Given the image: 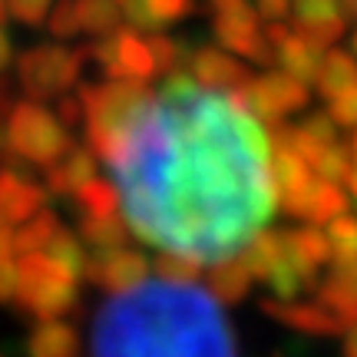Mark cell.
I'll use <instances>...</instances> for the list:
<instances>
[{
	"instance_id": "1",
	"label": "cell",
	"mask_w": 357,
	"mask_h": 357,
	"mask_svg": "<svg viewBox=\"0 0 357 357\" xmlns=\"http://www.w3.org/2000/svg\"><path fill=\"white\" fill-rule=\"evenodd\" d=\"M113 172L139 242L199 265L242 252L278 205L261 123L185 73L142 106Z\"/></svg>"
},
{
	"instance_id": "2",
	"label": "cell",
	"mask_w": 357,
	"mask_h": 357,
	"mask_svg": "<svg viewBox=\"0 0 357 357\" xmlns=\"http://www.w3.org/2000/svg\"><path fill=\"white\" fill-rule=\"evenodd\" d=\"M93 357H238V347L208 294L155 281L102 305Z\"/></svg>"
},
{
	"instance_id": "3",
	"label": "cell",
	"mask_w": 357,
	"mask_h": 357,
	"mask_svg": "<svg viewBox=\"0 0 357 357\" xmlns=\"http://www.w3.org/2000/svg\"><path fill=\"white\" fill-rule=\"evenodd\" d=\"M83 123H86L89 153L113 169L129 142V129L142 113V106L153 100L149 83L142 79H109V83H83Z\"/></svg>"
},
{
	"instance_id": "4",
	"label": "cell",
	"mask_w": 357,
	"mask_h": 357,
	"mask_svg": "<svg viewBox=\"0 0 357 357\" xmlns=\"http://www.w3.org/2000/svg\"><path fill=\"white\" fill-rule=\"evenodd\" d=\"M7 153L26 159L33 166H53L60 155L70 153V129L56 116L33 100L10 102L7 109Z\"/></svg>"
},
{
	"instance_id": "5",
	"label": "cell",
	"mask_w": 357,
	"mask_h": 357,
	"mask_svg": "<svg viewBox=\"0 0 357 357\" xmlns=\"http://www.w3.org/2000/svg\"><path fill=\"white\" fill-rule=\"evenodd\" d=\"M20 268V291L13 305L37 321L63 318L77 305V278L63 271L47 252H33L17 261Z\"/></svg>"
},
{
	"instance_id": "6",
	"label": "cell",
	"mask_w": 357,
	"mask_h": 357,
	"mask_svg": "<svg viewBox=\"0 0 357 357\" xmlns=\"http://www.w3.org/2000/svg\"><path fill=\"white\" fill-rule=\"evenodd\" d=\"M89 56V47L83 50H63V47H30L17 60V83L26 93V100L47 102L60 100L70 86H77L83 60Z\"/></svg>"
},
{
	"instance_id": "7",
	"label": "cell",
	"mask_w": 357,
	"mask_h": 357,
	"mask_svg": "<svg viewBox=\"0 0 357 357\" xmlns=\"http://www.w3.org/2000/svg\"><path fill=\"white\" fill-rule=\"evenodd\" d=\"M212 26L218 43L229 53H238L258 66H268L275 60V50L268 47L258 26V13L248 0H212Z\"/></svg>"
},
{
	"instance_id": "8",
	"label": "cell",
	"mask_w": 357,
	"mask_h": 357,
	"mask_svg": "<svg viewBox=\"0 0 357 357\" xmlns=\"http://www.w3.org/2000/svg\"><path fill=\"white\" fill-rule=\"evenodd\" d=\"M149 261L142 252H129V248H113V252H96V255L86 258V271L83 278L89 284H100L102 291H132L139 288L146 275H149Z\"/></svg>"
},
{
	"instance_id": "9",
	"label": "cell",
	"mask_w": 357,
	"mask_h": 357,
	"mask_svg": "<svg viewBox=\"0 0 357 357\" xmlns=\"http://www.w3.org/2000/svg\"><path fill=\"white\" fill-rule=\"evenodd\" d=\"M261 311L268 318H275L278 324L291 328L298 334H307V337H334V334H344V321L334 318L328 307L314 305H301V301H271L265 298L261 301Z\"/></svg>"
},
{
	"instance_id": "10",
	"label": "cell",
	"mask_w": 357,
	"mask_h": 357,
	"mask_svg": "<svg viewBox=\"0 0 357 357\" xmlns=\"http://www.w3.org/2000/svg\"><path fill=\"white\" fill-rule=\"evenodd\" d=\"M47 189H40L33 178L20 176L13 169H0V222L24 225L43 208Z\"/></svg>"
},
{
	"instance_id": "11",
	"label": "cell",
	"mask_w": 357,
	"mask_h": 357,
	"mask_svg": "<svg viewBox=\"0 0 357 357\" xmlns=\"http://www.w3.org/2000/svg\"><path fill=\"white\" fill-rule=\"evenodd\" d=\"M189 70H192L189 77L205 89H235L248 77V70L231 53L218 50V47H199V50H192Z\"/></svg>"
},
{
	"instance_id": "12",
	"label": "cell",
	"mask_w": 357,
	"mask_h": 357,
	"mask_svg": "<svg viewBox=\"0 0 357 357\" xmlns=\"http://www.w3.org/2000/svg\"><path fill=\"white\" fill-rule=\"evenodd\" d=\"M93 176H96V155L83 146H70V153L60 155L53 166H47L43 185L50 195H73Z\"/></svg>"
},
{
	"instance_id": "13",
	"label": "cell",
	"mask_w": 357,
	"mask_h": 357,
	"mask_svg": "<svg viewBox=\"0 0 357 357\" xmlns=\"http://www.w3.org/2000/svg\"><path fill=\"white\" fill-rule=\"evenodd\" d=\"M268 178H271L275 199L281 202V199H291L311 185V166L294 149H275L268 159Z\"/></svg>"
},
{
	"instance_id": "14",
	"label": "cell",
	"mask_w": 357,
	"mask_h": 357,
	"mask_svg": "<svg viewBox=\"0 0 357 357\" xmlns=\"http://www.w3.org/2000/svg\"><path fill=\"white\" fill-rule=\"evenodd\" d=\"M77 328L66 321H40L26 337V357H73L77 354Z\"/></svg>"
},
{
	"instance_id": "15",
	"label": "cell",
	"mask_w": 357,
	"mask_h": 357,
	"mask_svg": "<svg viewBox=\"0 0 357 357\" xmlns=\"http://www.w3.org/2000/svg\"><path fill=\"white\" fill-rule=\"evenodd\" d=\"M155 63L153 53L146 47V40H139L136 33H123L119 30V50H116V63L109 66L106 79H153Z\"/></svg>"
},
{
	"instance_id": "16",
	"label": "cell",
	"mask_w": 357,
	"mask_h": 357,
	"mask_svg": "<svg viewBox=\"0 0 357 357\" xmlns=\"http://www.w3.org/2000/svg\"><path fill=\"white\" fill-rule=\"evenodd\" d=\"M314 294H318L321 307H328L334 318L344 321V328H351L357 321V275L331 268V278L321 281Z\"/></svg>"
},
{
	"instance_id": "17",
	"label": "cell",
	"mask_w": 357,
	"mask_h": 357,
	"mask_svg": "<svg viewBox=\"0 0 357 357\" xmlns=\"http://www.w3.org/2000/svg\"><path fill=\"white\" fill-rule=\"evenodd\" d=\"M275 60H278L281 73L301 79V83H311V79L318 77V66H321V60H324V50H318L314 43L301 40L298 33H288V40L278 43Z\"/></svg>"
},
{
	"instance_id": "18",
	"label": "cell",
	"mask_w": 357,
	"mask_h": 357,
	"mask_svg": "<svg viewBox=\"0 0 357 357\" xmlns=\"http://www.w3.org/2000/svg\"><path fill=\"white\" fill-rule=\"evenodd\" d=\"M314 83H318V93L324 100H334V96H341L347 89H354L357 86V60L344 50H328L318 66Z\"/></svg>"
},
{
	"instance_id": "19",
	"label": "cell",
	"mask_w": 357,
	"mask_h": 357,
	"mask_svg": "<svg viewBox=\"0 0 357 357\" xmlns=\"http://www.w3.org/2000/svg\"><path fill=\"white\" fill-rule=\"evenodd\" d=\"M79 242L89 245L93 252H113L129 242L126 222L119 212L113 215H79Z\"/></svg>"
},
{
	"instance_id": "20",
	"label": "cell",
	"mask_w": 357,
	"mask_h": 357,
	"mask_svg": "<svg viewBox=\"0 0 357 357\" xmlns=\"http://www.w3.org/2000/svg\"><path fill=\"white\" fill-rule=\"evenodd\" d=\"M347 215V195L341 192L337 182H324V178H311L307 189V208L305 218L311 225H331L334 218Z\"/></svg>"
},
{
	"instance_id": "21",
	"label": "cell",
	"mask_w": 357,
	"mask_h": 357,
	"mask_svg": "<svg viewBox=\"0 0 357 357\" xmlns=\"http://www.w3.org/2000/svg\"><path fill=\"white\" fill-rule=\"evenodd\" d=\"M208 291L215 301H225V305H238L245 301V294L252 288V275L245 271L242 261H235V258H225V261H218L212 271H208Z\"/></svg>"
},
{
	"instance_id": "22",
	"label": "cell",
	"mask_w": 357,
	"mask_h": 357,
	"mask_svg": "<svg viewBox=\"0 0 357 357\" xmlns=\"http://www.w3.org/2000/svg\"><path fill=\"white\" fill-rule=\"evenodd\" d=\"M281 258V231H258L252 242L242 248L245 271L258 281H268Z\"/></svg>"
},
{
	"instance_id": "23",
	"label": "cell",
	"mask_w": 357,
	"mask_h": 357,
	"mask_svg": "<svg viewBox=\"0 0 357 357\" xmlns=\"http://www.w3.org/2000/svg\"><path fill=\"white\" fill-rule=\"evenodd\" d=\"M79 10V30L93 37H113L123 24V7L119 0H77Z\"/></svg>"
},
{
	"instance_id": "24",
	"label": "cell",
	"mask_w": 357,
	"mask_h": 357,
	"mask_svg": "<svg viewBox=\"0 0 357 357\" xmlns=\"http://www.w3.org/2000/svg\"><path fill=\"white\" fill-rule=\"evenodd\" d=\"M56 229H60L56 215H53L50 208H40L30 222H24L20 229L13 231V252H17V255H33V252H43V248L50 245V238L56 235Z\"/></svg>"
},
{
	"instance_id": "25",
	"label": "cell",
	"mask_w": 357,
	"mask_h": 357,
	"mask_svg": "<svg viewBox=\"0 0 357 357\" xmlns=\"http://www.w3.org/2000/svg\"><path fill=\"white\" fill-rule=\"evenodd\" d=\"M261 83H265L268 96H271V102H275V109H278L281 116L305 109L307 100H311L307 83L288 77V73H281V70H275V73H265V77H261Z\"/></svg>"
},
{
	"instance_id": "26",
	"label": "cell",
	"mask_w": 357,
	"mask_h": 357,
	"mask_svg": "<svg viewBox=\"0 0 357 357\" xmlns=\"http://www.w3.org/2000/svg\"><path fill=\"white\" fill-rule=\"evenodd\" d=\"M73 202H77L79 215H113L119 212V189L106 178H89L73 192Z\"/></svg>"
},
{
	"instance_id": "27",
	"label": "cell",
	"mask_w": 357,
	"mask_h": 357,
	"mask_svg": "<svg viewBox=\"0 0 357 357\" xmlns=\"http://www.w3.org/2000/svg\"><path fill=\"white\" fill-rule=\"evenodd\" d=\"M47 255L56 261V265L63 268V271H70L73 278H83V271H86V252H83V242H79L73 231H63L56 229V235L50 238V245H47Z\"/></svg>"
},
{
	"instance_id": "28",
	"label": "cell",
	"mask_w": 357,
	"mask_h": 357,
	"mask_svg": "<svg viewBox=\"0 0 357 357\" xmlns=\"http://www.w3.org/2000/svg\"><path fill=\"white\" fill-rule=\"evenodd\" d=\"M284 235V242L291 245L298 255L305 258L311 268H321L331 261V245H328V235L318 231L314 225H307V229H294V231H281Z\"/></svg>"
},
{
	"instance_id": "29",
	"label": "cell",
	"mask_w": 357,
	"mask_h": 357,
	"mask_svg": "<svg viewBox=\"0 0 357 357\" xmlns=\"http://www.w3.org/2000/svg\"><path fill=\"white\" fill-rule=\"evenodd\" d=\"M146 47L153 53V63H155V73H162V77H172L178 73V66L189 60V43H182V40H172V37H162V33H153V37L146 40Z\"/></svg>"
},
{
	"instance_id": "30",
	"label": "cell",
	"mask_w": 357,
	"mask_h": 357,
	"mask_svg": "<svg viewBox=\"0 0 357 357\" xmlns=\"http://www.w3.org/2000/svg\"><path fill=\"white\" fill-rule=\"evenodd\" d=\"M153 271L159 275V281H172V284H192V281L202 275V265L192 261L185 255H172V252H162V255L149 261Z\"/></svg>"
},
{
	"instance_id": "31",
	"label": "cell",
	"mask_w": 357,
	"mask_h": 357,
	"mask_svg": "<svg viewBox=\"0 0 357 357\" xmlns=\"http://www.w3.org/2000/svg\"><path fill=\"white\" fill-rule=\"evenodd\" d=\"M291 7H294V17H298L294 24H301V26L337 24V20H344V13H341V0H291Z\"/></svg>"
},
{
	"instance_id": "32",
	"label": "cell",
	"mask_w": 357,
	"mask_h": 357,
	"mask_svg": "<svg viewBox=\"0 0 357 357\" xmlns=\"http://www.w3.org/2000/svg\"><path fill=\"white\" fill-rule=\"evenodd\" d=\"M351 166H354L351 149L334 142V146H328V149L321 153V159L314 162V172H318V178H324V182H344Z\"/></svg>"
},
{
	"instance_id": "33",
	"label": "cell",
	"mask_w": 357,
	"mask_h": 357,
	"mask_svg": "<svg viewBox=\"0 0 357 357\" xmlns=\"http://www.w3.org/2000/svg\"><path fill=\"white\" fill-rule=\"evenodd\" d=\"M146 10H149V20H153V33H159L162 26L189 17L195 10V0H146Z\"/></svg>"
},
{
	"instance_id": "34",
	"label": "cell",
	"mask_w": 357,
	"mask_h": 357,
	"mask_svg": "<svg viewBox=\"0 0 357 357\" xmlns=\"http://www.w3.org/2000/svg\"><path fill=\"white\" fill-rule=\"evenodd\" d=\"M47 26H50L53 37H73V33H79V10H77V0H60L56 7L50 10V17H47Z\"/></svg>"
},
{
	"instance_id": "35",
	"label": "cell",
	"mask_w": 357,
	"mask_h": 357,
	"mask_svg": "<svg viewBox=\"0 0 357 357\" xmlns=\"http://www.w3.org/2000/svg\"><path fill=\"white\" fill-rule=\"evenodd\" d=\"M328 116L334 119V126H347V129H357V86L341 93L328 100Z\"/></svg>"
},
{
	"instance_id": "36",
	"label": "cell",
	"mask_w": 357,
	"mask_h": 357,
	"mask_svg": "<svg viewBox=\"0 0 357 357\" xmlns=\"http://www.w3.org/2000/svg\"><path fill=\"white\" fill-rule=\"evenodd\" d=\"M50 3L53 0H7L10 13L26 26H40L50 17Z\"/></svg>"
},
{
	"instance_id": "37",
	"label": "cell",
	"mask_w": 357,
	"mask_h": 357,
	"mask_svg": "<svg viewBox=\"0 0 357 357\" xmlns=\"http://www.w3.org/2000/svg\"><path fill=\"white\" fill-rule=\"evenodd\" d=\"M20 291V268L13 258H0V305H13Z\"/></svg>"
},
{
	"instance_id": "38",
	"label": "cell",
	"mask_w": 357,
	"mask_h": 357,
	"mask_svg": "<svg viewBox=\"0 0 357 357\" xmlns=\"http://www.w3.org/2000/svg\"><path fill=\"white\" fill-rule=\"evenodd\" d=\"M56 119H60L66 129L79 126V123H83V102H79V96L63 93V96H60V102H56Z\"/></svg>"
},
{
	"instance_id": "39",
	"label": "cell",
	"mask_w": 357,
	"mask_h": 357,
	"mask_svg": "<svg viewBox=\"0 0 357 357\" xmlns=\"http://www.w3.org/2000/svg\"><path fill=\"white\" fill-rule=\"evenodd\" d=\"M255 7L265 20H284V13L291 10V0H255Z\"/></svg>"
},
{
	"instance_id": "40",
	"label": "cell",
	"mask_w": 357,
	"mask_h": 357,
	"mask_svg": "<svg viewBox=\"0 0 357 357\" xmlns=\"http://www.w3.org/2000/svg\"><path fill=\"white\" fill-rule=\"evenodd\" d=\"M13 63V40L7 30H0V70H7Z\"/></svg>"
},
{
	"instance_id": "41",
	"label": "cell",
	"mask_w": 357,
	"mask_h": 357,
	"mask_svg": "<svg viewBox=\"0 0 357 357\" xmlns=\"http://www.w3.org/2000/svg\"><path fill=\"white\" fill-rule=\"evenodd\" d=\"M0 258H13V229L0 222Z\"/></svg>"
},
{
	"instance_id": "42",
	"label": "cell",
	"mask_w": 357,
	"mask_h": 357,
	"mask_svg": "<svg viewBox=\"0 0 357 357\" xmlns=\"http://www.w3.org/2000/svg\"><path fill=\"white\" fill-rule=\"evenodd\" d=\"M344 357H357V321L347 328V337H344Z\"/></svg>"
},
{
	"instance_id": "43",
	"label": "cell",
	"mask_w": 357,
	"mask_h": 357,
	"mask_svg": "<svg viewBox=\"0 0 357 357\" xmlns=\"http://www.w3.org/2000/svg\"><path fill=\"white\" fill-rule=\"evenodd\" d=\"M341 13L344 20H357V0H341Z\"/></svg>"
},
{
	"instance_id": "44",
	"label": "cell",
	"mask_w": 357,
	"mask_h": 357,
	"mask_svg": "<svg viewBox=\"0 0 357 357\" xmlns=\"http://www.w3.org/2000/svg\"><path fill=\"white\" fill-rule=\"evenodd\" d=\"M3 13H7V7H3V0H0V24H3Z\"/></svg>"
},
{
	"instance_id": "45",
	"label": "cell",
	"mask_w": 357,
	"mask_h": 357,
	"mask_svg": "<svg viewBox=\"0 0 357 357\" xmlns=\"http://www.w3.org/2000/svg\"><path fill=\"white\" fill-rule=\"evenodd\" d=\"M0 102H3V96H0ZM3 109H10V102H3Z\"/></svg>"
},
{
	"instance_id": "46",
	"label": "cell",
	"mask_w": 357,
	"mask_h": 357,
	"mask_svg": "<svg viewBox=\"0 0 357 357\" xmlns=\"http://www.w3.org/2000/svg\"><path fill=\"white\" fill-rule=\"evenodd\" d=\"M354 50H357V33H354Z\"/></svg>"
}]
</instances>
